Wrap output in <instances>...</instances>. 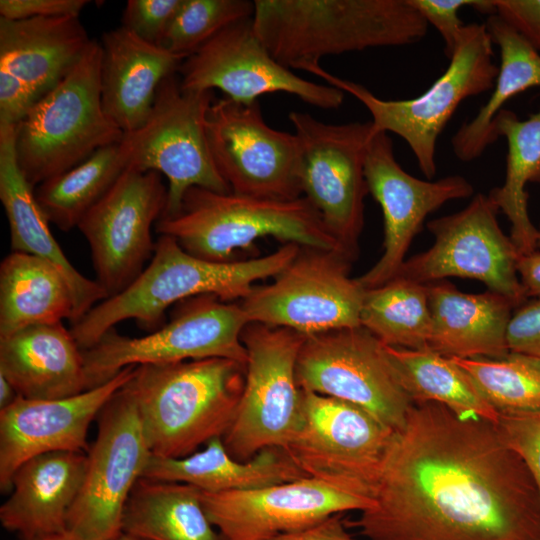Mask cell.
<instances>
[{
    "mask_svg": "<svg viewBox=\"0 0 540 540\" xmlns=\"http://www.w3.org/2000/svg\"><path fill=\"white\" fill-rule=\"evenodd\" d=\"M372 505L348 522L367 540H540V497L496 424L414 403L394 432Z\"/></svg>",
    "mask_w": 540,
    "mask_h": 540,
    "instance_id": "6da1fadb",
    "label": "cell"
},
{
    "mask_svg": "<svg viewBox=\"0 0 540 540\" xmlns=\"http://www.w3.org/2000/svg\"><path fill=\"white\" fill-rule=\"evenodd\" d=\"M299 249L298 244L284 243L264 256L216 262L188 253L171 236L159 235L150 263L137 279L72 324L71 333L86 350L125 320L133 319L142 329L155 331L164 324L166 310L185 299L215 295L226 302H239L255 282L282 271Z\"/></svg>",
    "mask_w": 540,
    "mask_h": 540,
    "instance_id": "7a4b0ae2",
    "label": "cell"
},
{
    "mask_svg": "<svg viewBox=\"0 0 540 540\" xmlns=\"http://www.w3.org/2000/svg\"><path fill=\"white\" fill-rule=\"evenodd\" d=\"M252 20L279 63L306 72L326 56L417 43L428 29L409 0H254Z\"/></svg>",
    "mask_w": 540,
    "mask_h": 540,
    "instance_id": "3957f363",
    "label": "cell"
},
{
    "mask_svg": "<svg viewBox=\"0 0 540 540\" xmlns=\"http://www.w3.org/2000/svg\"><path fill=\"white\" fill-rule=\"evenodd\" d=\"M245 383V364L212 357L136 366L125 388L152 454L182 458L223 437Z\"/></svg>",
    "mask_w": 540,
    "mask_h": 540,
    "instance_id": "277c9868",
    "label": "cell"
},
{
    "mask_svg": "<svg viewBox=\"0 0 540 540\" xmlns=\"http://www.w3.org/2000/svg\"><path fill=\"white\" fill-rule=\"evenodd\" d=\"M155 231L175 238L188 253L216 262L234 260L235 250L247 249L263 237L342 251L303 196L279 200L192 187L185 193L179 212L160 218Z\"/></svg>",
    "mask_w": 540,
    "mask_h": 540,
    "instance_id": "5b68a950",
    "label": "cell"
},
{
    "mask_svg": "<svg viewBox=\"0 0 540 540\" xmlns=\"http://www.w3.org/2000/svg\"><path fill=\"white\" fill-rule=\"evenodd\" d=\"M101 59V44L93 39L71 72L15 126L18 167L34 189L121 142L124 133L101 102Z\"/></svg>",
    "mask_w": 540,
    "mask_h": 540,
    "instance_id": "8992f818",
    "label": "cell"
},
{
    "mask_svg": "<svg viewBox=\"0 0 540 540\" xmlns=\"http://www.w3.org/2000/svg\"><path fill=\"white\" fill-rule=\"evenodd\" d=\"M493 56V42L486 25H465L444 73L412 99H381L363 85L335 76L321 66L309 73L361 102L372 117V135L391 132L400 136L413 152L423 175L430 180L436 174L438 137L459 104L494 87L498 66Z\"/></svg>",
    "mask_w": 540,
    "mask_h": 540,
    "instance_id": "52a82bcc",
    "label": "cell"
},
{
    "mask_svg": "<svg viewBox=\"0 0 540 540\" xmlns=\"http://www.w3.org/2000/svg\"><path fill=\"white\" fill-rule=\"evenodd\" d=\"M213 96V91L183 89L178 74H172L160 84L145 123L120 142L126 168L156 171L168 180L160 218L175 216L192 187L231 192L208 142L206 119Z\"/></svg>",
    "mask_w": 540,
    "mask_h": 540,
    "instance_id": "ba28073f",
    "label": "cell"
},
{
    "mask_svg": "<svg viewBox=\"0 0 540 540\" xmlns=\"http://www.w3.org/2000/svg\"><path fill=\"white\" fill-rule=\"evenodd\" d=\"M248 323L238 302L200 295L177 303L170 321L145 336L131 338L111 329L83 350L88 389L109 381L129 366L212 357L246 364L241 334Z\"/></svg>",
    "mask_w": 540,
    "mask_h": 540,
    "instance_id": "9c48e42d",
    "label": "cell"
},
{
    "mask_svg": "<svg viewBox=\"0 0 540 540\" xmlns=\"http://www.w3.org/2000/svg\"><path fill=\"white\" fill-rule=\"evenodd\" d=\"M304 335L285 327L248 323L244 389L222 437L229 454L246 462L267 448L285 450L301 418L302 391L296 363Z\"/></svg>",
    "mask_w": 540,
    "mask_h": 540,
    "instance_id": "30bf717a",
    "label": "cell"
},
{
    "mask_svg": "<svg viewBox=\"0 0 540 540\" xmlns=\"http://www.w3.org/2000/svg\"><path fill=\"white\" fill-rule=\"evenodd\" d=\"M289 120L299 147L302 196L354 261L364 225V198L369 193L365 159L373 136L371 121L330 124L297 111L289 114Z\"/></svg>",
    "mask_w": 540,
    "mask_h": 540,
    "instance_id": "8fae6325",
    "label": "cell"
},
{
    "mask_svg": "<svg viewBox=\"0 0 540 540\" xmlns=\"http://www.w3.org/2000/svg\"><path fill=\"white\" fill-rule=\"evenodd\" d=\"M352 262L339 250L300 246L273 281L254 286L238 303L249 323L304 336L359 327L365 289L350 276Z\"/></svg>",
    "mask_w": 540,
    "mask_h": 540,
    "instance_id": "7c38bea8",
    "label": "cell"
},
{
    "mask_svg": "<svg viewBox=\"0 0 540 540\" xmlns=\"http://www.w3.org/2000/svg\"><path fill=\"white\" fill-rule=\"evenodd\" d=\"M301 390L339 399L400 430L414 404L385 345L362 326L306 336L296 363Z\"/></svg>",
    "mask_w": 540,
    "mask_h": 540,
    "instance_id": "4fadbf2b",
    "label": "cell"
},
{
    "mask_svg": "<svg viewBox=\"0 0 540 540\" xmlns=\"http://www.w3.org/2000/svg\"><path fill=\"white\" fill-rule=\"evenodd\" d=\"M150 456L135 401L124 385L98 416L97 436L87 452L67 529L84 540L118 538L124 507Z\"/></svg>",
    "mask_w": 540,
    "mask_h": 540,
    "instance_id": "5bb4252c",
    "label": "cell"
},
{
    "mask_svg": "<svg viewBox=\"0 0 540 540\" xmlns=\"http://www.w3.org/2000/svg\"><path fill=\"white\" fill-rule=\"evenodd\" d=\"M498 213L489 195L478 193L464 209L429 221L433 245L406 259L396 276L422 284L475 279L518 307L527 300L517 272L519 253L502 231Z\"/></svg>",
    "mask_w": 540,
    "mask_h": 540,
    "instance_id": "9a60e30c",
    "label": "cell"
},
{
    "mask_svg": "<svg viewBox=\"0 0 540 540\" xmlns=\"http://www.w3.org/2000/svg\"><path fill=\"white\" fill-rule=\"evenodd\" d=\"M301 391L299 426L284 451L308 477L372 494L395 431L356 405Z\"/></svg>",
    "mask_w": 540,
    "mask_h": 540,
    "instance_id": "2e32d148",
    "label": "cell"
},
{
    "mask_svg": "<svg viewBox=\"0 0 540 540\" xmlns=\"http://www.w3.org/2000/svg\"><path fill=\"white\" fill-rule=\"evenodd\" d=\"M206 126L214 163L231 192L279 200L302 197L296 136L270 127L258 101L214 100Z\"/></svg>",
    "mask_w": 540,
    "mask_h": 540,
    "instance_id": "e0dca14e",
    "label": "cell"
},
{
    "mask_svg": "<svg viewBox=\"0 0 540 540\" xmlns=\"http://www.w3.org/2000/svg\"><path fill=\"white\" fill-rule=\"evenodd\" d=\"M186 90L222 91L244 104L264 94L288 93L320 109L339 108L344 92L301 78L279 63L255 32L252 17L237 21L183 60L177 71Z\"/></svg>",
    "mask_w": 540,
    "mask_h": 540,
    "instance_id": "ac0fdd59",
    "label": "cell"
},
{
    "mask_svg": "<svg viewBox=\"0 0 540 540\" xmlns=\"http://www.w3.org/2000/svg\"><path fill=\"white\" fill-rule=\"evenodd\" d=\"M168 187L156 171L126 168L112 188L81 219L96 281L108 298L130 286L151 259V231L164 213Z\"/></svg>",
    "mask_w": 540,
    "mask_h": 540,
    "instance_id": "d6986e66",
    "label": "cell"
},
{
    "mask_svg": "<svg viewBox=\"0 0 540 540\" xmlns=\"http://www.w3.org/2000/svg\"><path fill=\"white\" fill-rule=\"evenodd\" d=\"M201 501L223 540H269L336 514L361 512L373 498L361 488L306 477L248 490L201 491Z\"/></svg>",
    "mask_w": 540,
    "mask_h": 540,
    "instance_id": "ffe728a7",
    "label": "cell"
},
{
    "mask_svg": "<svg viewBox=\"0 0 540 540\" xmlns=\"http://www.w3.org/2000/svg\"><path fill=\"white\" fill-rule=\"evenodd\" d=\"M365 178L369 193L382 209L384 221L383 253L357 278L364 289H371L398 274L426 217L448 201L470 197L473 186L460 175L435 181L410 175L396 161L393 142L385 132L373 135L369 141Z\"/></svg>",
    "mask_w": 540,
    "mask_h": 540,
    "instance_id": "44dd1931",
    "label": "cell"
},
{
    "mask_svg": "<svg viewBox=\"0 0 540 540\" xmlns=\"http://www.w3.org/2000/svg\"><path fill=\"white\" fill-rule=\"evenodd\" d=\"M136 366L77 395L52 400L18 397L0 410V489L25 461L50 452H88L87 433L104 406L132 378Z\"/></svg>",
    "mask_w": 540,
    "mask_h": 540,
    "instance_id": "7402d4cb",
    "label": "cell"
},
{
    "mask_svg": "<svg viewBox=\"0 0 540 540\" xmlns=\"http://www.w3.org/2000/svg\"><path fill=\"white\" fill-rule=\"evenodd\" d=\"M101 102L106 115L124 133L147 120L160 84L177 73L185 58L147 43L123 26L100 41Z\"/></svg>",
    "mask_w": 540,
    "mask_h": 540,
    "instance_id": "603a6c76",
    "label": "cell"
},
{
    "mask_svg": "<svg viewBox=\"0 0 540 540\" xmlns=\"http://www.w3.org/2000/svg\"><path fill=\"white\" fill-rule=\"evenodd\" d=\"M86 465V452L71 451L45 453L25 461L14 472L11 494L0 507L2 527L21 540L66 530Z\"/></svg>",
    "mask_w": 540,
    "mask_h": 540,
    "instance_id": "cb8c5ba5",
    "label": "cell"
},
{
    "mask_svg": "<svg viewBox=\"0 0 540 540\" xmlns=\"http://www.w3.org/2000/svg\"><path fill=\"white\" fill-rule=\"evenodd\" d=\"M0 375L19 397L30 400L88 390L83 350L63 322L29 326L0 338Z\"/></svg>",
    "mask_w": 540,
    "mask_h": 540,
    "instance_id": "d4e9b609",
    "label": "cell"
},
{
    "mask_svg": "<svg viewBox=\"0 0 540 540\" xmlns=\"http://www.w3.org/2000/svg\"><path fill=\"white\" fill-rule=\"evenodd\" d=\"M0 200L8 219L11 250L51 263L66 279L74 300L72 324L108 298L96 280L85 277L70 263L53 237L34 188L18 167L15 126L6 124H0Z\"/></svg>",
    "mask_w": 540,
    "mask_h": 540,
    "instance_id": "484cf974",
    "label": "cell"
},
{
    "mask_svg": "<svg viewBox=\"0 0 540 540\" xmlns=\"http://www.w3.org/2000/svg\"><path fill=\"white\" fill-rule=\"evenodd\" d=\"M428 349L449 358H502L510 351L507 326L517 307L492 291L465 293L447 280L428 283Z\"/></svg>",
    "mask_w": 540,
    "mask_h": 540,
    "instance_id": "4316f807",
    "label": "cell"
},
{
    "mask_svg": "<svg viewBox=\"0 0 540 540\" xmlns=\"http://www.w3.org/2000/svg\"><path fill=\"white\" fill-rule=\"evenodd\" d=\"M92 39L79 17H0V70L42 98L78 64Z\"/></svg>",
    "mask_w": 540,
    "mask_h": 540,
    "instance_id": "83f0119b",
    "label": "cell"
},
{
    "mask_svg": "<svg viewBox=\"0 0 540 540\" xmlns=\"http://www.w3.org/2000/svg\"><path fill=\"white\" fill-rule=\"evenodd\" d=\"M142 477L184 483L207 493L248 490L308 477L280 448H267L251 460L232 457L221 437L202 449L182 457L154 455L148 459Z\"/></svg>",
    "mask_w": 540,
    "mask_h": 540,
    "instance_id": "f1b7e54d",
    "label": "cell"
},
{
    "mask_svg": "<svg viewBox=\"0 0 540 540\" xmlns=\"http://www.w3.org/2000/svg\"><path fill=\"white\" fill-rule=\"evenodd\" d=\"M70 287L51 263L11 252L0 264V338L38 324L72 322Z\"/></svg>",
    "mask_w": 540,
    "mask_h": 540,
    "instance_id": "f546056e",
    "label": "cell"
},
{
    "mask_svg": "<svg viewBox=\"0 0 540 540\" xmlns=\"http://www.w3.org/2000/svg\"><path fill=\"white\" fill-rule=\"evenodd\" d=\"M493 44L500 50V66L488 101L453 135L455 156L469 162L480 157L498 140L493 124L497 114L515 95L540 87V53L497 14L485 23Z\"/></svg>",
    "mask_w": 540,
    "mask_h": 540,
    "instance_id": "4dcf8cb0",
    "label": "cell"
},
{
    "mask_svg": "<svg viewBox=\"0 0 540 540\" xmlns=\"http://www.w3.org/2000/svg\"><path fill=\"white\" fill-rule=\"evenodd\" d=\"M122 533L142 540H223L204 510L201 490L144 477L124 507Z\"/></svg>",
    "mask_w": 540,
    "mask_h": 540,
    "instance_id": "1f68e13d",
    "label": "cell"
},
{
    "mask_svg": "<svg viewBox=\"0 0 540 540\" xmlns=\"http://www.w3.org/2000/svg\"><path fill=\"white\" fill-rule=\"evenodd\" d=\"M494 131L507 141L506 174L503 185L493 188L489 197L508 219L510 238L519 256L538 249V228L528 212V183H540V107L528 119L502 109L493 124Z\"/></svg>",
    "mask_w": 540,
    "mask_h": 540,
    "instance_id": "d6a6232c",
    "label": "cell"
},
{
    "mask_svg": "<svg viewBox=\"0 0 540 540\" xmlns=\"http://www.w3.org/2000/svg\"><path fill=\"white\" fill-rule=\"evenodd\" d=\"M385 350L400 384L413 403H438L460 418L478 417L498 423L499 413L452 358L430 349L385 345Z\"/></svg>",
    "mask_w": 540,
    "mask_h": 540,
    "instance_id": "836d02e7",
    "label": "cell"
},
{
    "mask_svg": "<svg viewBox=\"0 0 540 540\" xmlns=\"http://www.w3.org/2000/svg\"><path fill=\"white\" fill-rule=\"evenodd\" d=\"M361 326L391 347L428 349L431 311L428 284L402 276L365 289Z\"/></svg>",
    "mask_w": 540,
    "mask_h": 540,
    "instance_id": "e575fe53",
    "label": "cell"
},
{
    "mask_svg": "<svg viewBox=\"0 0 540 540\" xmlns=\"http://www.w3.org/2000/svg\"><path fill=\"white\" fill-rule=\"evenodd\" d=\"M126 169L120 142L101 148L88 159L34 189L48 221L62 231L77 227Z\"/></svg>",
    "mask_w": 540,
    "mask_h": 540,
    "instance_id": "d590c367",
    "label": "cell"
},
{
    "mask_svg": "<svg viewBox=\"0 0 540 540\" xmlns=\"http://www.w3.org/2000/svg\"><path fill=\"white\" fill-rule=\"evenodd\" d=\"M499 413L540 411V360L509 352L502 358H452Z\"/></svg>",
    "mask_w": 540,
    "mask_h": 540,
    "instance_id": "8d00e7d4",
    "label": "cell"
},
{
    "mask_svg": "<svg viewBox=\"0 0 540 540\" xmlns=\"http://www.w3.org/2000/svg\"><path fill=\"white\" fill-rule=\"evenodd\" d=\"M254 1L181 0L159 46L187 58L229 25L252 17Z\"/></svg>",
    "mask_w": 540,
    "mask_h": 540,
    "instance_id": "74e56055",
    "label": "cell"
},
{
    "mask_svg": "<svg viewBox=\"0 0 540 540\" xmlns=\"http://www.w3.org/2000/svg\"><path fill=\"white\" fill-rule=\"evenodd\" d=\"M409 3L440 33L448 59L459 45L465 27L458 16L461 8L468 6L489 16L496 14L493 0H409Z\"/></svg>",
    "mask_w": 540,
    "mask_h": 540,
    "instance_id": "f35d334b",
    "label": "cell"
},
{
    "mask_svg": "<svg viewBox=\"0 0 540 540\" xmlns=\"http://www.w3.org/2000/svg\"><path fill=\"white\" fill-rule=\"evenodd\" d=\"M497 429L524 462L540 497V411L499 414Z\"/></svg>",
    "mask_w": 540,
    "mask_h": 540,
    "instance_id": "ab89813d",
    "label": "cell"
},
{
    "mask_svg": "<svg viewBox=\"0 0 540 540\" xmlns=\"http://www.w3.org/2000/svg\"><path fill=\"white\" fill-rule=\"evenodd\" d=\"M181 0H129L123 10L122 26L143 41L159 43Z\"/></svg>",
    "mask_w": 540,
    "mask_h": 540,
    "instance_id": "60d3db41",
    "label": "cell"
},
{
    "mask_svg": "<svg viewBox=\"0 0 540 540\" xmlns=\"http://www.w3.org/2000/svg\"><path fill=\"white\" fill-rule=\"evenodd\" d=\"M506 339L510 352L540 360V296L526 300L514 309Z\"/></svg>",
    "mask_w": 540,
    "mask_h": 540,
    "instance_id": "b9f144b4",
    "label": "cell"
},
{
    "mask_svg": "<svg viewBox=\"0 0 540 540\" xmlns=\"http://www.w3.org/2000/svg\"><path fill=\"white\" fill-rule=\"evenodd\" d=\"M89 0H1L0 16L9 20L35 17H79Z\"/></svg>",
    "mask_w": 540,
    "mask_h": 540,
    "instance_id": "7bdbcfd3",
    "label": "cell"
},
{
    "mask_svg": "<svg viewBox=\"0 0 540 540\" xmlns=\"http://www.w3.org/2000/svg\"><path fill=\"white\" fill-rule=\"evenodd\" d=\"M496 14L540 51V0H493Z\"/></svg>",
    "mask_w": 540,
    "mask_h": 540,
    "instance_id": "ee69618b",
    "label": "cell"
},
{
    "mask_svg": "<svg viewBox=\"0 0 540 540\" xmlns=\"http://www.w3.org/2000/svg\"><path fill=\"white\" fill-rule=\"evenodd\" d=\"M38 100L22 80L0 70V124L16 126Z\"/></svg>",
    "mask_w": 540,
    "mask_h": 540,
    "instance_id": "f6af8a7d",
    "label": "cell"
},
{
    "mask_svg": "<svg viewBox=\"0 0 540 540\" xmlns=\"http://www.w3.org/2000/svg\"><path fill=\"white\" fill-rule=\"evenodd\" d=\"M348 528L343 514H336L310 527L283 533L269 540H357Z\"/></svg>",
    "mask_w": 540,
    "mask_h": 540,
    "instance_id": "bcb514c9",
    "label": "cell"
},
{
    "mask_svg": "<svg viewBox=\"0 0 540 540\" xmlns=\"http://www.w3.org/2000/svg\"><path fill=\"white\" fill-rule=\"evenodd\" d=\"M517 272L526 298L540 296V251L520 255Z\"/></svg>",
    "mask_w": 540,
    "mask_h": 540,
    "instance_id": "7dc6e473",
    "label": "cell"
},
{
    "mask_svg": "<svg viewBox=\"0 0 540 540\" xmlns=\"http://www.w3.org/2000/svg\"><path fill=\"white\" fill-rule=\"evenodd\" d=\"M19 395L11 383L0 375V410L11 405Z\"/></svg>",
    "mask_w": 540,
    "mask_h": 540,
    "instance_id": "c3c4849f",
    "label": "cell"
},
{
    "mask_svg": "<svg viewBox=\"0 0 540 540\" xmlns=\"http://www.w3.org/2000/svg\"><path fill=\"white\" fill-rule=\"evenodd\" d=\"M34 540H84L81 536L75 532L66 529L57 533H52L38 537Z\"/></svg>",
    "mask_w": 540,
    "mask_h": 540,
    "instance_id": "681fc988",
    "label": "cell"
},
{
    "mask_svg": "<svg viewBox=\"0 0 540 540\" xmlns=\"http://www.w3.org/2000/svg\"><path fill=\"white\" fill-rule=\"evenodd\" d=\"M115 540H142V539H139V538H136V537H133V536H129V535H126V534H121L118 538H116Z\"/></svg>",
    "mask_w": 540,
    "mask_h": 540,
    "instance_id": "f907efd6",
    "label": "cell"
},
{
    "mask_svg": "<svg viewBox=\"0 0 540 540\" xmlns=\"http://www.w3.org/2000/svg\"><path fill=\"white\" fill-rule=\"evenodd\" d=\"M538 233H539V236H538V248H540V227L538 228Z\"/></svg>",
    "mask_w": 540,
    "mask_h": 540,
    "instance_id": "816d5d0a",
    "label": "cell"
}]
</instances>
